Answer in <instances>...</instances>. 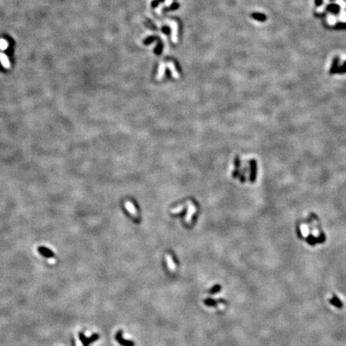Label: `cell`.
I'll return each mask as SVG.
<instances>
[{"instance_id": "6da1fadb", "label": "cell", "mask_w": 346, "mask_h": 346, "mask_svg": "<svg viewBox=\"0 0 346 346\" xmlns=\"http://www.w3.org/2000/svg\"><path fill=\"white\" fill-rule=\"evenodd\" d=\"M188 213L185 216V222L191 223L193 215L196 212V208L192 201H188Z\"/></svg>"}, {"instance_id": "7a4b0ae2", "label": "cell", "mask_w": 346, "mask_h": 346, "mask_svg": "<svg viewBox=\"0 0 346 346\" xmlns=\"http://www.w3.org/2000/svg\"><path fill=\"white\" fill-rule=\"evenodd\" d=\"M115 339L121 345L123 346H134V343L131 341H127L123 337V332L119 331L115 335Z\"/></svg>"}, {"instance_id": "3957f363", "label": "cell", "mask_w": 346, "mask_h": 346, "mask_svg": "<svg viewBox=\"0 0 346 346\" xmlns=\"http://www.w3.org/2000/svg\"><path fill=\"white\" fill-rule=\"evenodd\" d=\"M124 207H125L127 211L132 216L136 217L137 210L136 208V207L134 206L133 203H132V202L129 201V200H127V201H125V203H124Z\"/></svg>"}, {"instance_id": "277c9868", "label": "cell", "mask_w": 346, "mask_h": 346, "mask_svg": "<svg viewBox=\"0 0 346 346\" xmlns=\"http://www.w3.org/2000/svg\"><path fill=\"white\" fill-rule=\"evenodd\" d=\"M0 62L4 68L9 69L11 67V63H10L7 55L3 52H0Z\"/></svg>"}, {"instance_id": "5b68a950", "label": "cell", "mask_w": 346, "mask_h": 346, "mask_svg": "<svg viewBox=\"0 0 346 346\" xmlns=\"http://www.w3.org/2000/svg\"><path fill=\"white\" fill-rule=\"evenodd\" d=\"M339 68V58L336 57L333 61V64H332L331 69H330V73L331 74H335L337 73Z\"/></svg>"}, {"instance_id": "8992f818", "label": "cell", "mask_w": 346, "mask_h": 346, "mask_svg": "<svg viewBox=\"0 0 346 346\" xmlns=\"http://www.w3.org/2000/svg\"><path fill=\"white\" fill-rule=\"evenodd\" d=\"M204 304L205 305H207V306H209V307H215V306H217V301H215V300H213V299H211V298H207V299H205L204 301Z\"/></svg>"}, {"instance_id": "52a82bcc", "label": "cell", "mask_w": 346, "mask_h": 346, "mask_svg": "<svg viewBox=\"0 0 346 346\" xmlns=\"http://www.w3.org/2000/svg\"><path fill=\"white\" fill-rule=\"evenodd\" d=\"M252 18H254V19H256V20H259V21H265V20H266V16L264 15V14L253 13V14L252 15Z\"/></svg>"}, {"instance_id": "ba28073f", "label": "cell", "mask_w": 346, "mask_h": 346, "mask_svg": "<svg viewBox=\"0 0 346 346\" xmlns=\"http://www.w3.org/2000/svg\"><path fill=\"white\" fill-rule=\"evenodd\" d=\"M8 47H9V43L4 38H0V50L5 51L7 49Z\"/></svg>"}, {"instance_id": "9c48e42d", "label": "cell", "mask_w": 346, "mask_h": 346, "mask_svg": "<svg viewBox=\"0 0 346 346\" xmlns=\"http://www.w3.org/2000/svg\"><path fill=\"white\" fill-rule=\"evenodd\" d=\"M327 10L329 11L333 12V13H337L339 11V10H340V7L337 5H328Z\"/></svg>"}, {"instance_id": "30bf717a", "label": "cell", "mask_w": 346, "mask_h": 346, "mask_svg": "<svg viewBox=\"0 0 346 346\" xmlns=\"http://www.w3.org/2000/svg\"><path fill=\"white\" fill-rule=\"evenodd\" d=\"M221 290V286L220 285H217L213 286L212 289L209 290V293L211 294H215V293H219Z\"/></svg>"}, {"instance_id": "8fae6325", "label": "cell", "mask_w": 346, "mask_h": 346, "mask_svg": "<svg viewBox=\"0 0 346 346\" xmlns=\"http://www.w3.org/2000/svg\"><path fill=\"white\" fill-rule=\"evenodd\" d=\"M183 208H184V206L182 205V206H178L177 208H174V209H171V213H174V214H176V213H179L181 211H182L183 209Z\"/></svg>"}, {"instance_id": "7c38bea8", "label": "cell", "mask_w": 346, "mask_h": 346, "mask_svg": "<svg viewBox=\"0 0 346 346\" xmlns=\"http://www.w3.org/2000/svg\"><path fill=\"white\" fill-rule=\"evenodd\" d=\"M345 72H346V62L341 67H339L338 71H337V73H340V74H342V73Z\"/></svg>"}, {"instance_id": "4fadbf2b", "label": "cell", "mask_w": 346, "mask_h": 346, "mask_svg": "<svg viewBox=\"0 0 346 346\" xmlns=\"http://www.w3.org/2000/svg\"><path fill=\"white\" fill-rule=\"evenodd\" d=\"M323 3V0H315V4L316 6H320Z\"/></svg>"}, {"instance_id": "5bb4252c", "label": "cell", "mask_w": 346, "mask_h": 346, "mask_svg": "<svg viewBox=\"0 0 346 346\" xmlns=\"http://www.w3.org/2000/svg\"><path fill=\"white\" fill-rule=\"evenodd\" d=\"M331 1H333V0H331Z\"/></svg>"}]
</instances>
